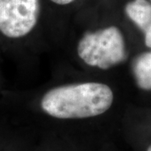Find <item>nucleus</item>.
<instances>
[{
  "instance_id": "obj_1",
  "label": "nucleus",
  "mask_w": 151,
  "mask_h": 151,
  "mask_svg": "<svg viewBox=\"0 0 151 151\" xmlns=\"http://www.w3.org/2000/svg\"><path fill=\"white\" fill-rule=\"evenodd\" d=\"M113 90L108 85L86 81L49 90L41 98L40 108L55 119H88L106 113L113 105Z\"/></svg>"
},
{
  "instance_id": "obj_2",
  "label": "nucleus",
  "mask_w": 151,
  "mask_h": 151,
  "mask_svg": "<svg viewBox=\"0 0 151 151\" xmlns=\"http://www.w3.org/2000/svg\"><path fill=\"white\" fill-rule=\"evenodd\" d=\"M79 58L91 67L108 70L126 59V45L121 30L109 26L85 33L77 44Z\"/></svg>"
},
{
  "instance_id": "obj_3",
  "label": "nucleus",
  "mask_w": 151,
  "mask_h": 151,
  "mask_svg": "<svg viewBox=\"0 0 151 151\" xmlns=\"http://www.w3.org/2000/svg\"><path fill=\"white\" fill-rule=\"evenodd\" d=\"M40 14L39 0H0V32L10 39L28 35Z\"/></svg>"
},
{
  "instance_id": "obj_4",
  "label": "nucleus",
  "mask_w": 151,
  "mask_h": 151,
  "mask_svg": "<svg viewBox=\"0 0 151 151\" xmlns=\"http://www.w3.org/2000/svg\"><path fill=\"white\" fill-rule=\"evenodd\" d=\"M125 13L144 33L150 26L151 3L148 0L130 1L125 6Z\"/></svg>"
},
{
  "instance_id": "obj_5",
  "label": "nucleus",
  "mask_w": 151,
  "mask_h": 151,
  "mask_svg": "<svg viewBox=\"0 0 151 151\" xmlns=\"http://www.w3.org/2000/svg\"><path fill=\"white\" fill-rule=\"evenodd\" d=\"M133 72L138 86L151 91V51L140 55L133 65Z\"/></svg>"
},
{
  "instance_id": "obj_6",
  "label": "nucleus",
  "mask_w": 151,
  "mask_h": 151,
  "mask_svg": "<svg viewBox=\"0 0 151 151\" xmlns=\"http://www.w3.org/2000/svg\"><path fill=\"white\" fill-rule=\"evenodd\" d=\"M144 34H145V45L149 48H151V24Z\"/></svg>"
},
{
  "instance_id": "obj_7",
  "label": "nucleus",
  "mask_w": 151,
  "mask_h": 151,
  "mask_svg": "<svg viewBox=\"0 0 151 151\" xmlns=\"http://www.w3.org/2000/svg\"><path fill=\"white\" fill-rule=\"evenodd\" d=\"M50 1L58 5H67L73 3L75 0H50Z\"/></svg>"
},
{
  "instance_id": "obj_8",
  "label": "nucleus",
  "mask_w": 151,
  "mask_h": 151,
  "mask_svg": "<svg viewBox=\"0 0 151 151\" xmlns=\"http://www.w3.org/2000/svg\"><path fill=\"white\" fill-rule=\"evenodd\" d=\"M147 151H151V145L149 146V148L147 149Z\"/></svg>"
},
{
  "instance_id": "obj_9",
  "label": "nucleus",
  "mask_w": 151,
  "mask_h": 151,
  "mask_svg": "<svg viewBox=\"0 0 151 151\" xmlns=\"http://www.w3.org/2000/svg\"><path fill=\"white\" fill-rule=\"evenodd\" d=\"M150 1H151V0H150Z\"/></svg>"
}]
</instances>
